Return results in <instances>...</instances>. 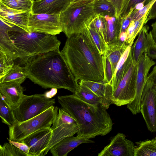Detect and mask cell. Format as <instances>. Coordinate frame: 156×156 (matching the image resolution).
Here are the masks:
<instances>
[{"mask_svg":"<svg viewBox=\"0 0 156 156\" xmlns=\"http://www.w3.org/2000/svg\"><path fill=\"white\" fill-rule=\"evenodd\" d=\"M14 25L0 17V51L11 58L14 61L18 58L17 52L9 32Z\"/></svg>","mask_w":156,"mask_h":156,"instance_id":"obj_19","label":"cell"},{"mask_svg":"<svg viewBox=\"0 0 156 156\" xmlns=\"http://www.w3.org/2000/svg\"><path fill=\"white\" fill-rule=\"evenodd\" d=\"M94 141L77 135L66 137L53 146L50 151L53 156H66L71 151L83 143H94Z\"/></svg>","mask_w":156,"mask_h":156,"instance_id":"obj_18","label":"cell"},{"mask_svg":"<svg viewBox=\"0 0 156 156\" xmlns=\"http://www.w3.org/2000/svg\"><path fill=\"white\" fill-rule=\"evenodd\" d=\"M9 34L16 47L18 58L23 64L32 56L59 49L61 43L55 35L28 32L15 25Z\"/></svg>","mask_w":156,"mask_h":156,"instance_id":"obj_4","label":"cell"},{"mask_svg":"<svg viewBox=\"0 0 156 156\" xmlns=\"http://www.w3.org/2000/svg\"><path fill=\"white\" fill-rule=\"evenodd\" d=\"M95 0H82L70 3L60 14L62 32L67 38L83 32L96 16L93 9Z\"/></svg>","mask_w":156,"mask_h":156,"instance_id":"obj_5","label":"cell"},{"mask_svg":"<svg viewBox=\"0 0 156 156\" xmlns=\"http://www.w3.org/2000/svg\"><path fill=\"white\" fill-rule=\"evenodd\" d=\"M133 43L128 46L117 65L112 81V91L116 89L130 67L132 62L130 51Z\"/></svg>","mask_w":156,"mask_h":156,"instance_id":"obj_23","label":"cell"},{"mask_svg":"<svg viewBox=\"0 0 156 156\" xmlns=\"http://www.w3.org/2000/svg\"><path fill=\"white\" fill-rule=\"evenodd\" d=\"M140 112L148 130L156 132V88L148 79L141 97Z\"/></svg>","mask_w":156,"mask_h":156,"instance_id":"obj_10","label":"cell"},{"mask_svg":"<svg viewBox=\"0 0 156 156\" xmlns=\"http://www.w3.org/2000/svg\"><path fill=\"white\" fill-rule=\"evenodd\" d=\"M21 84L14 82L0 83V94L13 110L19 106L25 95Z\"/></svg>","mask_w":156,"mask_h":156,"instance_id":"obj_15","label":"cell"},{"mask_svg":"<svg viewBox=\"0 0 156 156\" xmlns=\"http://www.w3.org/2000/svg\"><path fill=\"white\" fill-rule=\"evenodd\" d=\"M28 27L30 31L54 35L62 32L60 14H34L31 12Z\"/></svg>","mask_w":156,"mask_h":156,"instance_id":"obj_12","label":"cell"},{"mask_svg":"<svg viewBox=\"0 0 156 156\" xmlns=\"http://www.w3.org/2000/svg\"></svg>","mask_w":156,"mask_h":156,"instance_id":"obj_51","label":"cell"},{"mask_svg":"<svg viewBox=\"0 0 156 156\" xmlns=\"http://www.w3.org/2000/svg\"><path fill=\"white\" fill-rule=\"evenodd\" d=\"M0 116L2 122L9 127L12 126L17 121L13 110L9 107L0 94Z\"/></svg>","mask_w":156,"mask_h":156,"instance_id":"obj_29","label":"cell"},{"mask_svg":"<svg viewBox=\"0 0 156 156\" xmlns=\"http://www.w3.org/2000/svg\"><path fill=\"white\" fill-rule=\"evenodd\" d=\"M113 5L115 9V16L124 17L127 10L130 0H108Z\"/></svg>","mask_w":156,"mask_h":156,"instance_id":"obj_36","label":"cell"},{"mask_svg":"<svg viewBox=\"0 0 156 156\" xmlns=\"http://www.w3.org/2000/svg\"><path fill=\"white\" fill-rule=\"evenodd\" d=\"M106 22L105 17L97 16L91 22L89 26L94 28L106 42Z\"/></svg>","mask_w":156,"mask_h":156,"instance_id":"obj_35","label":"cell"},{"mask_svg":"<svg viewBox=\"0 0 156 156\" xmlns=\"http://www.w3.org/2000/svg\"><path fill=\"white\" fill-rule=\"evenodd\" d=\"M102 99V106L107 109L112 104V88L111 83L104 81L80 80Z\"/></svg>","mask_w":156,"mask_h":156,"instance_id":"obj_20","label":"cell"},{"mask_svg":"<svg viewBox=\"0 0 156 156\" xmlns=\"http://www.w3.org/2000/svg\"><path fill=\"white\" fill-rule=\"evenodd\" d=\"M152 140L156 144V137L152 139Z\"/></svg>","mask_w":156,"mask_h":156,"instance_id":"obj_49","label":"cell"},{"mask_svg":"<svg viewBox=\"0 0 156 156\" xmlns=\"http://www.w3.org/2000/svg\"><path fill=\"white\" fill-rule=\"evenodd\" d=\"M147 1V0H130L127 10L124 17L133 10V9L136 4L143 2L145 3Z\"/></svg>","mask_w":156,"mask_h":156,"instance_id":"obj_43","label":"cell"},{"mask_svg":"<svg viewBox=\"0 0 156 156\" xmlns=\"http://www.w3.org/2000/svg\"><path fill=\"white\" fill-rule=\"evenodd\" d=\"M52 133L51 139L44 156L46 155L50 149L63 139L73 136L79 129L76 120L62 108H58V113L55 120L51 127Z\"/></svg>","mask_w":156,"mask_h":156,"instance_id":"obj_8","label":"cell"},{"mask_svg":"<svg viewBox=\"0 0 156 156\" xmlns=\"http://www.w3.org/2000/svg\"><path fill=\"white\" fill-rule=\"evenodd\" d=\"M155 62L147 55L146 51L143 54L137 63L136 91L135 97L127 108L134 115L140 112L141 97L144 86L147 81L149 72Z\"/></svg>","mask_w":156,"mask_h":156,"instance_id":"obj_11","label":"cell"},{"mask_svg":"<svg viewBox=\"0 0 156 156\" xmlns=\"http://www.w3.org/2000/svg\"><path fill=\"white\" fill-rule=\"evenodd\" d=\"M82 0H70V3Z\"/></svg>","mask_w":156,"mask_h":156,"instance_id":"obj_48","label":"cell"},{"mask_svg":"<svg viewBox=\"0 0 156 156\" xmlns=\"http://www.w3.org/2000/svg\"><path fill=\"white\" fill-rule=\"evenodd\" d=\"M151 1H152L153 3L151 6L147 15V18L149 20L156 18V0H147L145 4H146Z\"/></svg>","mask_w":156,"mask_h":156,"instance_id":"obj_42","label":"cell"},{"mask_svg":"<svg viewBox=\"0 0 156 156\" xmlns=\"http://www.w3.org/2000/svg\"><path fill=\"white\" fill-rule=\"evenodd\" d=\"M0 2L14 9L31 12L33 2L30 0H0Z\"/></svg>","mask_w":156,"mask_h":156,"instance_id":"obj_31","label":"cell"},{"mask_svg":"<svg viewBox=\"0 0 156 156\" xmlns=\"http://www.w3.org/2000/svg\"><path fill=\"white\" fill-rule=\"evenodd\" d=\"M0 156H27L23 152L9 142L0 145Z\"/></svg>","mask_w":156,"mask_h":156,"instance_id":"obj_34","label":"cell"},{"mask_svg":"<svg viewBox=\"0 0 156 156\" xmlns=\"http://www.w3.org/2000/svg\"><path fill=\"white\" fill-rule=\"evenodd\" d=\"M156 156V144L152 140L140 142L135 147V156Z\"/></svg>","mask_w":156,"mask_h":156,"instance_id":"obj_30","label":"cell"},{"mask_svg":"<svg viewBox=\"0 0 156 156\" xmlns=\"http://www.w3.org/2000/svg\"><path fill=\"white\" fill-rule=\"evenodd\" d=\"M128 46L125 43L122 44H118L116 45H108V49L105 55L108 58L111 63L113 76L119 61Z\"/></svg>","mask_w":156,"mask_h":156,"instance_id":"obj_25","label":"cell"},{"mask_svg":"<svg viewBox=\"0 0 156 156\" xmlns=\"http://www.w3.org/2000/svg\"><path fill=\"white\" fill-rule=\"evenodd\" d=\"M70 3V0H36L31 12L34 14H60Z\"/></svg>","mask_w":156,"mask_h":156,"instance_id":"obj_17","label":"cell"},{"mask_svg":"<svg viewBox=\"0 0 156 156\" xmlns=\"http://www.w3.org/2000/svg\"><path fill=\"white\" fill-rule=\"evenodd\" d=\"M93 9L96 16H113L115 15V8L108 0H95L93 3Z\"/></svg>","mask_w":156,"mask_h":156,"instance_id":"obj_27","label":"cell"},{"mask_svg":"<svg viewBox=\"0 0 156 156\" xmlns=\"http://www.w3.org/2000/svg\"><path fill=\"white\" fill-rule=\"evenodd\" d=\"M31 12L11 8L0 2V17L28 32H30L28 24Z\"/></svg>","mask_w":156,"mask_h":156,"instance_id":"obj_16","label":"cell"},{"mask_svg":"<svg viewBox=\"0 0 156 156\" xmlns=\"http://www.w3.org/2000/svg\"><path fill=\"white\" fill-rule=\"evenodd\" d=\"M149 27L144 26L138 34V37L131 46L130 52L133 62L137 63L138 60L148 47L150 34L148 33Z\"/></svg>","mask_w":156,"mask_h":156,"instance_id":"obj_21","label":"cell"},{"mask_svg":"<svg viewBox=\"0 0 156 156\" xmlns=\"http://www.w3.org/2000/svg\"><path fill=\"white\" fill-rule=\"evenodd\" d=\"M57 89L55 88H52L50 91L46 92L45 94L48 98H51L57 93Z\"/></svg>","mask_w":156,"mask_h":156,"instance_id":"obj_46","label":"cell"},{"mask_svg":"<svg viewBox=\"0 0 156 156\" xmlns=\"http://www.w3.org/2000/svg\"><path fill=\"white\" fill-rule=\"evenodd\" d=\"M58 108L53 105L39 115L22 122L16 121L9 127V139L21 141L29 135L41 129L51 128L58 113Z\"/></svg>","mask_w":156,"mask_h":156,"instance_id":"obj_6","label":"cell"},{"mask_svg":"<svg viewBox=\"0 0 156 156\" xmlns=\"http://www.w3.org/2000/svg\"><path fill=\"white\" fill-rule=\"evenodd\" d=\"M7 139L9 143L13 144L19 149L23 152L26 154L27 156H29L30 147L27 144L21 142L12 141L9 140L8 138H7Z\"/></svg>","mask_w":156,"mask_h":156,"instance_id":"obj_40","label":"cell"},{"mask_svg":"<svg viewBox=\"0 0 156 156\" xmlns=\"http://www.w3.org/2000/svg\"><path fill=\"white\" fill-rule=\"evenodd\" d=\"M135 147L133 142L119 133L111 138L110 143L100 153L98 156H135Z\"/></svg>","mask_w":156,"mask_h":156,"instance_id":"obj_13","label":"cell"},{"mask_svg":"<svg viewBox=\"0 0 156 156\" xmlns=\"http://www.w3.org/2000/svg\"><path fill=\"white\" fill-rule=\"evenodd\" d=\"M106 41L108 45L118 44L121 33L122 17L106 16Z\"/></svg>","mask_w":156,"mask_h":156,"instance_id":"obj_22","label":"cell"},{"mask_svg":"<svg viewBox=\"0 0 156 156\" xmlns=\"http://www.w3.org/2000/svg\"><path fill=\"white\" fill-rule=\"evenodd\" d=\"M55 103V99L48 98L45 94L25 95L13 112L17 121L22 122L39 115Z\"/></svg>","mask_w":156,"mask_h":156,"instance_id":"obj_7","label":"cell"},{"mask_svg":"<svg viewBox=\"0 0 156 156\" xmlns=\"http://www.w3.org/2000/svg\"><path fill=\"white\" fill-rule=\"evenodd\" d=\"M152 30L150 31L153 39L156 44V21L151 25Z\"/></svg>","mask_w":156,"mask_h":156,"instance_id":"obj_45","label":"cell"},{"mask_svg":"<svg viewBox=\"0 0 156 156\" xmlns=\"http://www.w3.org/2000/svg\"><path fill=\"white\" fill-rule=\"evenodd\" d=\"M27 78L24 67L14 64L12 69L3 77L0 79V83L14 82L22 83Z\"/></svg>","mask_w":156,"mask_h":156,"instance_id":"obj_26","label":"cell"},{"mask_svg":"<svg viewBox=\"0 0 156 156\" xmlns=\"http://www.w3.org/2000/svg\"><path fill=\"white\" fill-rule=\"evenodd\" d=\"M132 11L130 12L125 16L122 18L121 32H126L127 28L132 21L133 19L131 16Z\"/></svg>","mask_w":156,"mask_h":156,"instance_id":"obj_41","label":"cell"},{"mask_svg":"<svg viewBox=\"0 0 156 156\" xmlns=\"http://www.w3.org/2000/svg\"><path fill=\"white\" fill-rule=\"evenodd\" d=\"M88 28L101 54H105L108 49V44L94 28L89 26Z\"/></svg>","mask_w":156,"mask_h":156,"instance_id":"obj_32","label":"cell"},{"mask_svg":"<svg viewBox=\"0 0 156 156\" xmlns=\"http://www.w3.org/2000/svg\"><path fill=\"white\" fill-rule=\"evenodd\" d=\"M146 16H144L141 19L134 21L132 20L126 31L127 37L125 43L128 45L134 43L136 37L139 34L144 25Z\"/></svg>","mask_w":156,"mask_h":156,"instance_id":"obj_28","label":"cell"},{"mask_svg":"<svg viewBox=\"0 0 156 156\" xmlns=\"http://www.w3.org/2000/svg\"><path fill=\"white\" fill-rule=\"evenodd\" d=\"M52 133L51 127L42 128L22 140L21 142L26 144L30 147L29 156H43Z\"/></svg>","mask_w":156,"mask_h":156,"instance_id":"obj_14","label":"cell"},{"mask_svg":"<svg viewBox=\"0 0 156 156\" xmlns=\"http://www.w3.org/2000/svg\"><path fill=\"white\" fill-rule=\"evenodd\" d=\"M14 64L12 58L0 51V79L9 71Z\"/></svg>","mask_w":156,"mask_h":156,"instance_id":"obj_33","label":"cell"},{"mask_svg":"<svg viewBox=\"0 0 156 156\" xmlns=\"http://www.w3.org/2000/svg\"><path fill=\"white\" fill-rule=\"evenodd\" d=\"M79 84V87L74 93L77 96L90 104L95 105H102L101 98L80 81Z\"/></svg>","mask_w":156,"mask_h":156,"instance_id":"obj_24","label":"cell"},{"mask_svg":"<svg viewBox=\"0 0 156 156\" xmlns=\"http://www.w3.org/2000/svg\"><path fill=\"white\" fill-rule=\"evenodd\" d=\"M58 99L62 109L77 123L79 127L77 136L90 139L105 135L112 130V119L102 105L88 103L74 94L59 96Z\"/></svg>","mask_w":156,"mask_h":156,"instance_id":"obj_3","label":"cell"},{"mask_svg":"<svg viewBox=\"0 0 156 156\" xmlns=\"http://www.w3.org/2000/svg\"><path fill=\"white\" fill-rule=\"evenodd\" d=\"M102 56L105 75L104 81L107 83H112L113 75L111 63L105 54L102 55Z\"/></svg>","mask_w":156,"mask_h":156,"instance_id":"obj_37","label":"cell"},{"mask_svg":"<svg viewBox=\"0 0 156 156\" xmlns=\"http://www.w3.org/2000/svg\"><path fill=\"white\" fill-rule=\"evenodd\" d=\"M153 2L151 1L145 4L141 9L138 10H133L131 13V16L133 20L136 21L142 18L147 15Z\"/></svg>","mask_w":156,"mask_h":156,"instance_id":"obj_38","label":"cell"},{"mask_svg":"<svg viewBox=\"0 0 156 156\" xmlns=\"http://www.w3.org/2000/svg\"><path fill=\"white\" fill-rule=\"evenodd\" d=\"M147 79L153 83L156 88V65L153 68L151 72L149 74Z\"/></svg>","mask_w":156,"mask_h":156,"instance_id":"obj_44","label":"cell"},{"mask_svg":"<svg viewBox=\"0 0 156 156\" xmlns=\"http://www.w3.org/2000/svg\"><path fill=\"white\" fill-rule=\"evenodd\" d=\"M145 2H143L138 3L136 4L133 9V10H138L142 8L144 6Z\"/></svg>","mask_w":156,"mask_h":156,"instance_id":"obj_47","label":"cell"},{"mask_svg":"<svg viewBox=\"0 0 156 156\" xmlns=\"http://www.w3.org/2000/svg\"><path fill=\"white\" fill-rule=\"evenodd\" d=\"M137 63L132 61L128 70L116 89L112 91V103L117 106L127 105L136 95Z\"/></svg>","mask_w":156,"mask_h":156,"instance_id":"obj_9","label":"cell"},{"mask_svg":"<svg viewBox=\"0 0 156 156\" xmlns=\"http://www.w3.org/2000/svg\"><path fill=\"white\" fill-rule=\"evenodd\" d=\"M60 52L77 81H104L102 55L88 27L82 32L68 37Z\"/></svg>","mask_w":156,"mask_h":156,"instance_id":"obj_1","label":"cell"},{"mask_svg":"<svg viewBox=\"0 0 156 156\" xmlns=\"http://www.w3.org/2000/svg\"><path fill=\"white\" fill-rule=\"evenodd\" d=\"M30 1H32V2H34V1H35V0H30Z\"/></svg>","mask_w":156,"mask_h":156,"instance_id":"obj_50","label":"cell"},{"mask_svg":"<svg viewBox=\"0 0 156 156\" xmlns=\"http://www.w3.org/2000/svg\"><path fill=\"white\" fill-rule=\"evenodd\" d=\"M24 64L27 78L43 88H62L74 94L79 87L59 49L32 56Z\"/></svg>","mask_w":156,"mask_h":156,"instance_id":"obj_2","label":"cell"},{"mask_svg":"<svg viewBox=\"0 0 156 156\" xmlns=\"http://www.w3.org/2000/svg\"><path fill=\"white\" fill-rule=\"evenodd\" d=\"M149 32V44L146 52L147 56L151 59H156V44L153 39L151 32Z\"/></svg>","mask_w":156,"mask_h":156,"instance_id":"obj_39","label":"cell"}]
</instances>
